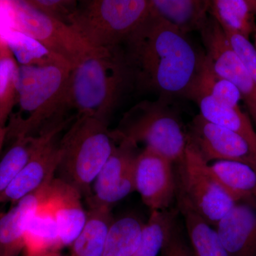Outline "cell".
Instances as JSON below:
<instances>
[{
    "instance_id": "cell-1",
    "label": "cell",
    "mask_w": 256,
    "mask_h": 256,
    "mask_svg": "<svg viewBox=\"0 0 256 256\" xmlns=\"http://www.w3.org/2000/svg\"><path fill=\"white\" fill-rule=\"evenodd\" d=\"M121 48L133 88L170 100L190 99L205 53L188 35L150 10Z\"/></svg>"
},
{
    "instance_id": "cell-2",
    "label": "cell",
    "mask_w": 256,
    "mask_h": 256,
    "mask_svg": "<svg viewBox=\"0 0 256 256\" xmlns=\"http://www.w3.org/2000/svg\"><path fill=\"white\" fill-rule=\"evenodd\" d=\"M72 69L60 58L18 66L16 101L6 124V139L42 136L66 126V92Z\"/></svg>"
},
{
    "instance_id": "cell-3",
    "label": "cell",
    "mask_w": 256,
    "mask_h": 256,
    "mask_svg": "<svg viewBox=\"0 0 256 256\" xmlns=\"http://www.w3.org/2000/svg\"><path fill=\"white\" fill-rule=\"evenodd\" d=\"M132 86L121 46L101 50L70 70L66 92L67 110L108 124L122 96Z\"/></svg>"
},
{
    "instance_id": "cell-4",
    "label": "cell",
    "mask_w": 256,
    "mask_h": 256,
    "mask_svg": "<svg viewBox=\"0 0 256 256\" xmlns=\"http://www.w3.org/2000/svg\"><path fill=\"white\" fill-rule=\"evenodd\" d=\"M118 142L108 124L90 116H77L60 140L58 178L77 188L87 200Z\"/></svg>"
},
{
    "instance_id": "cell-5",
    "label": "cell",
    "mask_w": 256,
    "mask_h": 256,
    "mask_svg": "<svg viewBox=\"0 0 256 256\" xmlns=\"http://www.w3.org/2000/svg\"><path fill=\"white\" fill-rule=\"evenodd\" d=\"M171 104L162 98L138 102L124 114L114 130L116 138L143 143L146 148L178 164L188 148V130Z\"/></svg>"
},
{
    "instance_id": "cell-6",
    "label": "cell",
    "mask_w": 256,
    "mask_h": 256,
    "mask_svg": "<svg viewBox=\"0 0 256 256\" xmlns=\"http://www.w3.org/2000/svg\"><path fill=\"white\" fill-rule=\"evenodd\" d=\"M150 0L79 1L68 24L96 50L120 46L146 18Z\"/></svg>"
},
{
    "instance_id": "cell-7",
    "label": "cell",
    "mask_w": 256,
    "mask_h": 256,
    "mask_svg": "<svg viewBox=\"0 0 256 256\" xmlns=\"http://www.w3.org/2000/svg\"><path fill=\"white\" fill-rule=\"evenodd\" d=\"M176 197L214 228L237 204L212 174L210 164L190 144L178 164Z\"/></svg>"
},
{
    "instance_id": "cell-8",
    "label": "cell",
    "mask_w": 256,
    "mask_h": 256,
    "mask_svg": "<svg viewBox=\"0 0 256 256\" xmlns=\"http://www.w3.org/2000/svg\"><path fill=\"white\" fill-rule=\"evenodd\" d=\"M8 2L13 30L34 38L72 68L101 50L88 46L68 24L40 12L26 0H11Z\"/></svg>"
},
{
    "instance_id": "cell-9",
    "label": "cell",
    "mask_w": 256,
    "mask_h": 256,
    "mask_svg": "<svg viewBox=\"0 0 256 256\" xmlns=\"http://www.w3.org/2000/svg\"><path fill=\"white\" fill-rule=\"evenodd\" d=\"M138 144L119 139L112 154L102 166L92 184L88 207L112 205L136 192L134 168L140 152Z\"/></svg>"
},
{
    "instance_id": "cell-10",
    "label": "cell",
    "mask_w": 256,
    "mask_h": 256,
    "mask_svg": "<svg viewBox=\"0 0 256 256\" xmlns=\"http://www.w3.org/2000/svg\"><path fill=\"white\" fill-rule=\"evenodd\" d=\"M200 34L212 68L238 89L256 124V87L223 28L210 16Z\"/></svg>"
},
{
    "instance_id": "cell-11",
    "label": "cell",
    "mask_w": 256,
    "mask_h": 256,
    "mask_svg": "<svg viewBox=\"0 0 256 256\" xmlns=\"http://www.w3.org/2000/svg\"><path fill=\"white\" fill-rule=\"evenodd\" d=\"M188 144L195 148L206 162H238L256 171V151L250 143L236 133L204 118H194L188 129Z\"/></svg>"
},
{
    "instance_id": "cell-12",
    "label": "cell",
    "mask_w": 256,
    "mask_h": 256,
    "mask_svg": "<svg viewBox=\"0 0 256 256\" xmlns=\"http://www.w3.org/2000/svg\"><path fill=\"white\" fill-rule=\"evenodd\" d=\"M173 163L148 148L140 152L134 168L136 191L151 212L168 210L176 196Z\"/></svg>"
},
{
    "instance_id": "cell-13",
    "label": "cell",
    "mask_w": 256,
    "mask_h": 256,
    "mask_svg": "<svg viewBox=\"0 0 256 256\" xmlns=\"http://www.w3.org/2000/svg\"><path fill=\"white\" fill-rule=\"evenodd\" d=\"M66 126L56 128L46 134L5 192L2 204H14L52 182L60 161L58 137Z\"/></svg>"
},
{
    "instance_id": "cell-14",
    "label": "cell",
    "mask_w": 256,
    "mask_h": 256,
    "mask_svg": "<svg viewBox=\"0 0 256 256\" xmlns=\"http://www.w3.org/2000/svg\"><path fill=\"white\" fill-rule=\"evenodd\" d=\"M82 197L77 188L58 178L47 186L43 204L54 220L62 248L72 245L86 222Z\"/></svg>"
},
{
    "instance_id": "cell-15",
    "label": "cell",
    "mask_w": 256,
    "mask_h": 256,
    "mask_svg": "<svg viewBox=\"0 0 256 256\" xmlns=\"http://www.w3.org/2000/svg\"><path fill=\"white\" fill-rule=\"evenodd\" d=\"M228 256H256V208L237 203L216 226Z\"/></svg>"
},
{
    "instance_id": "cell-16",
    "label": "cell",
    "mask_w": 256,
    "mask_h": 256,
    "mask_svg": "<svg viewBox=\"0 0 256 256\" xmlns=\"http://www.w3.org/2000/svg\"><path fill=\"white\" fill-rule=\"evenodd\" d=\"M48 185L24 197L0 214V256H20L24 252L28 220L43 203Z\"/></svg>"
},
{
    "instance_id": "cell-17",
    "label": "cell",
    "mask_w": 256,
    "mask_h": 256,
    "mask_svg": "<svg viewBox=\"0 0 256 256\" xmlns=\"http://www.w3.org/2000/svg\"><path fill=\"white\" fill-rule=\"evenodd\" d=\"M153 13L184 34L201 32L206 24L210 0H150Z\"/></svg>"
},
{
    "instance_id": "cell-18",
    "label": "cell",
    "mask_w": 256,
    "mask_h": 256,
    "mask_svg": "<svg viewBox=\"0 0 256 256\" xmlns=\"http://www.w3.org/2000/svg\"><path fill=\"white\" fill-rule=\"evenodd\" d=\"M212 174L237 203L256 208V171L248 165L233 161H216L210 164Z\"/></svg>"
},
{
    "instance_id": "cell-19",
    "label": "cell",
    "mask_w": 256,
    "mask_h": 256,
    "mask_svg": "<svg viewBox=\"0 0 256 256\" xmlns=\"http://www.w3.org/2000/svg\"><path fill=\"white\" fill-rule=\"evenodd\" d=\"M208 14L224 32L250 40L256 28V0H210Z\"/></svg>"
},
{
    "instance_id": "cell-20",
    "label": "cell",
    "mask_w": 256,
    "mask_h": 256,
    "mask_svg": "<svg viewBox=\"0 0 256 256\" xmlns=\"http://www.w3.org/2000/svg\"><path fill=\"white\" fill-rule=\"evenodd\" d=\"M200 114L208 122L228 129L244 138L256 151V131L252 120L240 108L224 105L207 95L195 96Z\"/></svg>"
},
{
    "instance_id": "cell-21",
    "label": "cell",
    "mask_w": 256,
    "mask_h": 256,
    "mask_svg": "<svg viewBox=\"0 0 256 256\" xmlns=\"http://www.w3.org/2000/svg\"><path fill=\"white\" fill-rule=\"evenodd\" d=\"M111 208L88 207L87 220L70 246L69 256H102L108 233L114 222Z\"/></svg>"
},
{
    "instance_id": "cell-22",
    "label": "cell",
    "mask_w": 256,
    "mask_h": 256,
    "mask_svg": "<svg viewBox=\"0 0 256 256\" xmlns=\"http://www.w3.org/2000/svg\"><path fill=\"white\" fill-rule=\"evenodd\" d=\"M178 205L195 256H228L216 228L183 200L178 198Z\"/></svg>"
},
{
    "instance_id": "cell-23",
    "label": "cell",
    "mask_w": 256,
    "mask_h": 256,
    "mask_svg": "<svg viewBox=\"0 0 256 256\" xmlns=\"http://www.w3.org/2000/svg\"><path fill=\"white\" fill-rule=\"evenodd\" d=\"M146 224L134 215L114 220L108 233L102 256H132L140 244Z\"/></svg>"
},
{
    "instance_id": "cell-24",
    "label": "cell",
    "mask_w": 256,
    "mask_h": 256,
    "mask_svg": "<svg viewBox=\"0 0 256 256\" xmlns=\"http://www.w3.org/2000/svg\"><path fill=\"white\" fill-rule=\"evenodd\" d=\"M48 132L35 137L16 138L0 160V204L10 184L28 162Z\"/></svg>"
},
{
    "instance_id": "cell-25",
    "label": "cell",
    "mask_w": 256,
    "mask_h": 256,
    "mask_svg": "<svg viewBox=\"0 0 256 256\" xmlns=\"http://www.w3.org/2000/svg\"><path fill=\"white\" fill-rule=\"evenodd\" d=\"M43 203L28 220L24 252L62 249L54 220Z\"/></svg>"
},
{
    "instance_id": "cell-26",
    "label": "cell",
    "mask_w": 256,
    "mask_h": 256,
    "mask_svg": "<svg viewBox=\"0 0 256 256\" xmlns=\"http://www.w3.org/2000/svg\"><path fill=\"white\" fill-rule=\"evenodd\" d=\"M201 94L232 108H240L239 102L242 100L238 89L216 73L206 55L190 99Z\"/></svg>"
},
{
    "instance_id": "cell-27",
    "label": "cell",
    "mask_w": 256,
    "mask_h": 256,
    "mask_svg": "<svg viewBox=\"0 0 256 256\" xmlns=\"http://www.w3.org/2000/svg\"><path fill=\"white\" fill-rule=\"evenodd\" d=\"M175 224L174 210L151 212L143 230L140 244L132 256H159Z\"/></svg>"
},
{
    "instance_id": "cell-28",
    "label": "cell",
    "mask_w": 256,
    "mask_h": 256,
    "mask_svg": "<svg viewBox=\"0 0 256 256\" xmlns=\"http://www.w3.org/2000/svg\"><path fill=\"white\" fill-rule=\"evenodd\" d=\"M18 68L9 48L0 42V126H6L16 104Z\"/></svg>"
},
{
    "instance_id": "cell-29",
    "label": "cell",
    "mask_w": 256,
    "mask_h": 256,
    "mask_svg": "<svg viewBox=\"0 0 256 256\" xmlns=\"http://www.w3.org/2000/svg\"><path fill=\"white\" fill-rule=\"evenodd\" d=\"M18 66L38 65L58 60L42 44L32 37L18 31L10 32L3 38Z\"/></svg>"
},
{
    "instance_id": "cell-30",
    "label": "cell",
    "mask_w": 256,
    "mask_h": 256,
    "mask_svg": "<svg viewBox=\"0 0 256 256\" xmlns=\"http://www.w3.org/2000/svg\"><path fill=\"white\" fill-rule=\"evenodd\" d=\"M40 12L68 24L69 16L76 8L78 1L73 0H26Z\"/></svg>"
},
{
    "instance_id": "cell-31",
    "label": "cell",
    "mask_w": 256,
    "mask_h": 256,
    "mask_svg": "<svg viewBox=\"0 0 256 256\" xmlns=\"http://www.w3.org/2000/svg\"><path fill=\"white\" fill-rule=\"evenodd\" d=\"M230 45L240 57L256 87V50L250 40L236 34L224 32Z\"/></svg>"
},
{
    "instance_id": "cell-32",
    "label": "cell",
    "mask_w": 256,
    "mask_h": 256,
    "mask_svg": "<svg viewBox=\"0 0 256 256\" xmlns=\"http://www.w3.org/2000/svg\"><path fill=\"white\" fill-rule=\"evenodd\" d=\"M162 256H195L192 249L190 248L178 232L175 224L168 240L165 242L162 250Z\"/></svg>"
},
{
    "instance_id": "cell-33",
    "label": "cell",
    "mask_w": 256,
    "mask_h": 256,
    "mask_svg": "<svg viewBox=\"0 0 256 256\" xmlns=\"http://www.w3.org/2000/svg\"><path fill=\"white\" fill-rule=\"evenodd\" d=\"M24 256H64L62 254L60 250H41V252H24Z\"/></svg>"
},
{
    "instance_id": "cell-34",
    "label": "cell",
    "mask_w": 256,
    "mask_h": 256,
    "mask_svg": "<svg viewBox=\"0 0 256 256\" xmlns=\"http://www.w3.org/2000/svg\"><path fill=\"white\" fill-rule=\"evenodd\" d=\"M6 139V126H0V152Z\"/></svg>"
},
{
    "instance_id": "cell-35",
    "label": "cell",
    "mask_w": 256,
    "mask_h": 256,
    "mask_svg": "<svg viewBox=\"0 0 256 256\" xmlns=\"http://www.w3.org/2000/svg\"><path fill=\"white\" fill-rule=\"evenodd\" d=\"M252 36H254V47H255V50H256V28L255 30V32H254V34H252Z\"/></svg>"
}]
</instances>
